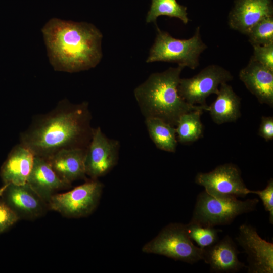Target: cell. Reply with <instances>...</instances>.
Listing matches in <instances>:
<instances>
[{"instance_id":"484cf974","label":"cell","mask_w":273,"mask_h":273,"mask_svg":"<svg viewBox=\"0 0 273 273\" xmlns=\"http://www.w3.org/2000/svg\"><path fill=\"white\" fill-rule=\"evenodd\" d=\"M251 194L257 195L262 202L266 211L269 214V222L273 223V179L267 181L265 188L261 190H251Z\"/></svg>"},{"instance_id":"3957f363","label":"cell","mask_w":273,"mask_h":273,"mask_svg":"<svg viewBox=\"0 0 273 273\" xmlns=\"http://www.w3.org/2000/svg\"><path fill=\"white\" fill-rule=\"evenodd\" d=\"M184 67H170L162 72L151 74L134 90V96L145 118H157L176 126L180 116L193 110L208 107L192 105L179 96L178 86Z\"/></svg>"},{"instance_id":"83f0119b","label":"cell","mask_w":273,"mask_h":273,"mask_svg":"<svg viewBox=\"0 0 273 273\" xmlns=\"http://www.w3.org/2000/svg\"><path fill=\"white\" fill-rule=\"evenodd\" d=\"M258 134L266 142L273 140V117H261Z\"/></svg>"},{"instance_id":"277c9868","label":"cell","mask_w":273,"mask_h":273,"mask_svg":"<svg viewBox=\"0 0 273 273\" xmlns=\"http://www.w3.org/2000/svg\"><path fill=\"white\" fill-rule=\"evenodd\" d=\"M156 36L151 48L147 63L162 61L177 63L184 68L194 70L199 65L201 54L207 48L202 41L200 27L191 38L180 39L161 30L156 24Z\"/></svg>"},{"instance_id":"8fae6325","label":"cell","mask_w":273,"mask_h":273,"mask_svg":"<svg viewBox=\"0 0 273 273\" xmlns=\"http://www.w3.org/2000/svg\"><path fill=\"white\" fill-rule=\"evenodd\" d=\"M236 240L247 255L248 272H273V244L262 239L255 227L241 224Z\"/></svg>"},{"instance_id":"2e32d148","label":"cell","mask_w":273,"mask_h":273,"mask_svg":"<svg viewBox=\"0 0 273 273\" xmlns=\"http://www.w3.org/2000/svg\"><path fill=\"white\" fill-rule=\"evenodd\" d=\"M26 183L48 204L57 191L69 188L71 185L58 177L46 159L37 156H35Z\"/></svg>"},{"instance_id":"e0dca14e","label":"cell","mask_w":273,"mask_h":273,"mask_svg":"<svg viewBox=\"0 0 273 273\" xmlns=\"http://www.w3.org/2000/svg\"><path fill=\"white\" fill-rule=\"evenodd\" d=\"M86 149H70L58 151L47 160L63 181L71 185L78 179H86L84 160Z\"/></svg>"},{"instance_id":"5bb4252c","label":"cell","mask_w":273,"mask_h":273,"mask_svg":"<svg viewBox=\"0 0 273 273\" xmlns=\"http://www.w3.org/2000/svg\"><path fill=\"white\" fill-rule=\"evenodd\" d=\"M239 252L232 238L225 235L213 245L202 249V260L216 273L236 272L246 267L238 258Z\"/></svg>"},{"instance_id":"7402d4cb","label":"cell","mask_w":273,"mask_h":273,"mask_svg":"<svg viewBox=\"0 0 273 273\" xmlns=\"http://www.w3.org/2000/svg\"><path fill=\"white\" fill-rule=\"evenodd\" d=\"M187 11V7L179 4L176 0H151L146 22L156 24L159 16H167L178 18L187 24L189 20Z\"/></svg>"},{"instance_id":"9a60e30c","label":"cell","mask_w":273,"mask_h":273,"mask_svg":"<svg viewBox=\"0 0 273 273\" xmlns=\"http://www.w3.org/2000/svg\"><path fill=\"white\" fill-rule=\"evenodd\" d=\"M246 88L261 104L273 107V70L254 60L251 57L247 65L239 73Z\"/></svg>"},{"instance_id":"7a4b0ae2","label":"cell","mask_w":273,"mask_h":273,"mask_svg":"<svg viewBox=\"0 0 273 273\" xmlns=\"http://www.w3.org/2000/svg\"><path fill=\"white\" fill-rule=\"evenodd\" d=\"M41 32L55 71L75 73L87 70L101 60L103 35L92 23L52 18Z\"/></svg>"},{"instance_id":"ba28073f","label":"cell","mask_w":273,"mask_h":273,"mask_svg":"<svg viewBox=\"0 0 273 273\" xmlns=\"http://www.w3.org/2000/svg\"><path fill=\"white\" fill-rule=\"evenodd\" d=\"M233 79V76L229 70L219 65L212 64L192 77L180 78L178 92L189 104L207 107V98L211 94L217 95L221 84Z\"/></svg>"},{"instance_id":"ffe728a7","label":"cell","mask_w":273,"mask_h":273,"mask_svg":"<svg viewBox=\"0 0 273 273\" xmlns=\"http://www.w3.org/2000/svg\"><path fill=\"white\" fill-rule=\"evenodd\" d=\"M145 122L148 134L158 149L175 152L178 141L174 126L157 118H145Z\"/></svg>"},{"instance_id":"30bf717a","label":"cell","mask_w":273,"mask_h":273,"mask_svg":"<svg viewBox=\"0 0 273 273\" xmlns=\"http://www.w3.org/2000/svg\"><path fill=\"white\" fill-rule=\"evenodd\" d=\"M120 148L119 141L108 138L100 127L94 128L85 155L86 176L96 179L108 173L118 163Z\"/></svg>"},{"instance_id":"9c48e42d","label":"cell","mask_w":273,"mask_h":273,"mask_svg":"<svg viewBox=\"0 0 273 273\" xmlns=\"http://www.w3.org/2000/svg\"><path fill=\"white\" fill-rule=\"evenodd\" d=\"M195 182L217 198L238 199L251 193L242 178L239 168L231 163L218 165L208 172L198 173Z\"/></svg>"},{"instance_id":"4fadbf2b","label":"cell","mask_w":273,"mask_h":273,"mask_svg":"<svg viewBox=\"0 0 273 273\" xmlns=\"http://www.w3.org/2000/svg\"><path fill=\"white\" fill-rule=\"evenodd\" d=\"M270 16H273L272 0H234L228 24L231 29L247 35L255 24Z\"/></svg>"},{"instance_id":"52a82bcc","label":"cell","mask_w":273,"mask_h":273,"mask_svg":"<svg viewBox=\"0 0 273 273\" xmlns=\"http://www.w3.org/2000/svg\"><path fill=\"white\" fill-rule=\"evenodd\" d=\"M103 187L98 179H90L69 191L56 193L48 202L49 209L67 218L86 217L97 207Z\"/></svg>"},{"instance_id":"4316f807","label":"cell","mask_w":273,"mask_h":273,"mask_svg":"<svg viewBox=\"0 0 273 273\" xmlns=\"http://www.w3.org/2000/svg\"><path fill=\"white\" fill-rule=\"evenodd\" d=\"M19 219L13 210L2 200H0V233H2Z\"/></svg>"},{"instance_id":"f1b7e54d","label":"cell","mask_w":273,"mask_h":273,"mask_svg":"<svg viewBox=\"0 0 273 273\" xmlns=\"http://www.w3.org/2000/svg\"><path fill=\"white\" fill-rule=\"evenodd\" d=\"M9 184H4V185L0 188V197L2 196L4 191L7 187Z\"/></svg>"},{"instance_id":"cb8c5ba5","label":"cell","mask_w":273,"mask_h":273,"mask_svg":"<svg viewBox=\"0 0 273 273\" xmlns=\"http://www.w3.org/2000/svg\"><path fill=\"white\" fill-rule=\"evenodd\" d=\"M247 36L252 46L273 43V16L266 17L255 24Z\"/></svg>"},{"instance_id":"8992f818","label":"cell","mask_w":273,"mask_h":273,"mask_svg":"<svg viewBox=\"0 0 273 273\" xmlns=\"http://www.w3.org/2000/svg\"><path fill=\"white\" fill-rule=\"evenodd\" d=\"M143 252L154 254L189 264L202 260V249L189 238L185 224L170 223L142 247Z\"/></svg>"},{"instance_id":"44dd1931","label":"cell","mask_w":273,"mask_h":273,"mask_svg":"<svg viewBox=\"0 0 273 273\" xmlns=\"http://www.w3.org/2000/svg\"><path fill=\"white\" fill-rule=\"evenodd\" d=\"M203 109L187 112L181 115L176 125L177 141L186 144L193 143L203 136V126L201 121Z\"/></svg>"},{"instance_id":"d4e9b609","label":"cell","mask_w":273,"mask_h":273,"mask_svg":"<svg viewBox=\"0 0 273 273\" xmlns=\"http://www.w3.org/2000/svg\"><path fill=\"white\" fill-rule=\"evenodd\" d=\"M251 57L256 61L273 70V43L254 46Z\"/></svg>"},{"instance_id":"7c38bea8","label":"cell","mask_w":273,"mask_h":273,"mask_svg":"<svg viewBox=\"0 0 273 273\" xmlns=\"http://www.w3.org/2000/svg\"><path fill=\"white\" fill-rule=\"evenodd\" d=\"M19 219L32 220L45 214L48 204L27 183L9 184L2 196Z\"/></svg>"},{"instance_id":"6da1fadb","label":"cell","mask_w":273,"mask_h":273,"mask_svg":"<svg viewBox=\"0 0 273 273\" xmlns=\"http://www.w3.org/2000/svg\"><path fill=\"white\" fill-rule=\"evenodd\" d=\"M92 114L87 101H59L51 111L35 116L20 135V144L35 156L47 160L64 149H86L92 137Z\"/></svg>"},{"instance_id":"d6986e66","label":"cell","mask_w":273,"mask_h":273,"mask_svg":"<svg viewBox=\"0 0 273 273\" xmlns=\"http://www.w3.org/2000/svg\"><path fill=\"white\" fill-rule=\"evenodd\" d=\"M215 101L208 106L212 121L218 125L236 121L241 116V98L227 83L220 84Z\"/></svg>"},{"instance_id":"ac0fdd59","label":"cell","mask_w":273,"mask_h":273,"mask_svg":"<svg viewBox=\"0 0 273 273\" xmlns=\"http://www.w3.org/2000/svg\"><path fill=\"white\" fill-rule=\"evenodd\" d=\"M35 156L31 150L21 144L10 152L3 164L0 175L4 183L23 185L33 167Z\"/></svg>"},{"instance_id":"5b68a950","label":"cell","mask_w":273,"mask_h":273,"mask_svg":"<svg viewBox=\"0 0 273 273\" xmlns=\"http://www.w3.org/2000/svg\"><path fill=\"white\" fill-rule=\"evenodd\" d=\"M259 200L225 199L201 192L197 197L190 222L204 226L231 224L238 216L256 210Z\"/></svg>"},{"instance_id":"603a6c76","label":"cell","mask_w":273,"mask_h":273,"mask_svg":"<svg viewBox=\"0 0 273 273\" xmlns=\"http://www.w3.org/2000/svg\"><path fill=\"white\" fill-rule=\"evenodd\" d=\"M186 232L190 238L200 248L208 247L218 241V233L222 232L215 227L204 226L189 222L185 224Z\"/></svg>"}]
</instances>
